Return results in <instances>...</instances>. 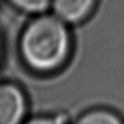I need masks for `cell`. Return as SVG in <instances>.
<instances>
[{
    "instance_id": "1",
    "label": "cell",
    "mask_w": 124,
    "mask_h": 124,
    "mask_svg": "<svg viewBox=\"0 0 124 124\" xmlns=\"http://www.w3.org/2000/svg\"><path fill=\"white\" fill-rule=\"evenodd\" d=\"M66 23L55 16H40L26 26L20 39L24 63L37 73L47 74L65 65L70 54Z\"/></svg>"
},
{
    "instance_id": "2",
    "label": "cell",
    "mask_w": 124,
    "mask_h": 124,
    "mask_svg": "<svg viewBox=\"0 0 124 124\" xmlns=\"http://www.w3.org/2000/svg\"><path fill=\"white\" fill-rule=\"evenodd\" d=\"M27 109V97L17 84L0 82V124H23Z\"/></svg>"
},
{
    "instance_id": "3",
    "label": "cell",
    "mask_w": 124,
    "mask_h": 124,
    "mask_svg": "<svg viewBox=\"0 0 124 124\" xmlns=\"http://www.w3.org/2000/svg\"><path fill=\"white\" fill-rule=\"evenodd\" d=\"M95 0H51L55 16L65 23H78L90 15Z\"/></svg>"
},
{
    "instance_id": "4",
    "label": "cell",
    "mask_w": 124,
    "mask_h": 124,
    "mask_svg": "<svg viewBox=\"0 0 124 124\" xmlns=\"http://www.w3.org/2000/svg\"><path fill=\"white\" fill-rule=\"evenodd\" d=\"M73 124H124V121L112 110L94 108L81 114Z\"/></svg>"
},
{
    "instance_id": "5",
    "label": "cell",
    "mask_w": 124,
    "mask_h": 124,
    "mask_svg": "<svg viewBox=\"0 0 124 124\" xmlns=\"http://www.w3.org/2000/svg\"><path fill=\"white\" fill-rule=\"evenodd\" d=\"M15 7L28 14H41L51 4V0H8Z\"/></svg>"
},
{
    "instance_id": "6",
    "label": "cell",
    "mask_w": 124,
    "mask_h": 124,
    "mask_svg": "<svg viewBox=\"0 0 124 124\" xmlns=\"http://www.w3.org/2000/svg\"><path fill=\"white\" fill-rule=\"evenodd\" d=\"M23 124H68L67 117L61 114H48L35 116Z\"/></svg>"
},
{
    "instance_id": "7",
    "label": "cell",
    "mask_w": 124,
    "mask_h": 124,
    "mask_svg": "<svg viewBox=\"0 0 124 124\" xmlns=\"http://www.w3.org/2000/svg\"><path fill=\"white\" fill-rule=\"evenodd\" d=\"M1 51H2V40L1 37H0V55H1Z\"/></svg>"
}]
</instances>
